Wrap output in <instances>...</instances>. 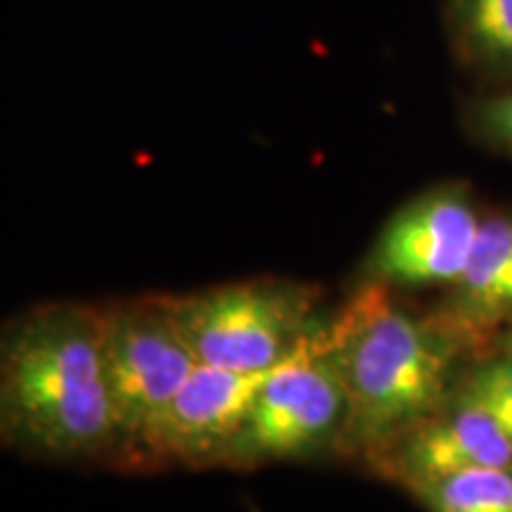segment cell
I'll use <instances>...</instances> for the list:
<instances>
[{
	"label": "cell",
	"mask_w": 512,
	"mask_h": 512,
	"mask_svg": "<svg viewBox=\"0 0 512 512\" xmlns=\"http://www.w3.org/2000/svg\"><path fill=\"white\" fill-rule=\"evenodd\" d=\"M102 311L53 304L5 332L0 430L48 458H93L119 446L102 351Z\"/></svg>",
	"instance_id": "1"
},
{
	"label": "cell",
	"mask_w": 512,
	"mask_h": 512,
	"mask_svg": "<svg viewBox=\"0 0 512 512\" xmlns=\"http://www.w3.org/2000/svg\"><path fill=\"white\" fill-rule=\"evenodd\" d=\"M451 287L439 323L463 344L512 325V211L484 216L470 261Z\"/></svg>",
	"instance_id": "9"
},
{
	"label": "cell",
	"mask_w": 512,
	"mask_h": 512,
	"mask_svg": "<svg viewBox=\"0 0 512 512\" xmlns=\"http://www.w3.org/2000/svg\"><path fill=\"white\" fill-rule=\"evenodd\" d=\"M102 351L119 446L150 451L178 389L200 366L162 302L102 311Z\"/></svg>",
	"instance_id": "4"
},
{
	"label": "cell",
	"mask_w": 512,
	"mask_h": 512,
	"mask_svg": "<svg viewBox=\"0 0 512 512\" xmlns=\"http://www.w3.org/2000/svg\"><path fill=\"white\" fill-rule=\"evenodd\" d=\"M344 422L347 389L325 335L316 332L264 384L223 463L256 465L309 456L328 441H339Z\"/></svg>",
	"instance_id": "5"
},
{
	"label": "cell",
	"mask_w": 512,
	"mask_h": 512,
	"mask_svg": "<svg viewBox=\"0 0 512 512\" xmlns=\"http://www.w3.org/2000/svg\"><path fill=\"white\" fill-rule=\"evenodd\" d=\"M370 460L408 491L418 484L477 467H512V441L482 403L465 389L448 399Z\"/></svg>",
	"instance_id": "7"
},
{
	"label": "cell",
	"mask_w": 512,
	"mask_h": 512,
	"mask_svg": "<svg viewBox=\"0 0 512 512\" xmlns=\"http://www.w3.org/2000/svg\"><path fill=\"white\" fill-rule=\"evenodd\" d=\"M465 124L479 143L512 157V91L482 95L467 102Z\"/></svg>",
	"instance_id": "13"
},
{
	"label": "cell",
	"mask_w": 512,
	"mask_h": 512,
	"mask_svg": "<svg viewBox=\"0 0 512 512\" xmlns=\"http://www.w3.org/2000/svg\"><path fill=\"white\" fill-rule=\"evenodd\" d=\"M159 302L202 366L266 370L316 335L313 294L290 283L249 280Z\"/></svg>",
	"instance_id": "3"
},
{
	"label": "cell",
	"mask_w": 512,
	"mask_h": 512,
	"mask_svg": "<svg viewBox=\"0 0 512 512\" xmlns=\"http://www.w3.org/2000/svg\"><path fill=\"white\" fill-rule=\"evenodd\" d=\"M323 335L347 389V451L375 456L448 401L463 342L439 320L415 318L368 287Z\"/></svg>",
	"instance_id": "2"
},
{
	"label": "cell",
	"mask_w": 512,
	"mask_h": 512,
	"mask_svg": "<svg viewBox=\"0 0 512 512\" xmlns=\"http://www.w3.org/2000/svg\"><path fill=\"white\" fill-rule=\"evenodd\" d=\"M460 389L482 403L512 441V354L479 363Z\"/></svg>",
	"instance_id": "12"
},
{
	"label": "cell",
	"mask_w": 512,
	"mask_h": 512,
	"mask_svg": "<svg viewBox=\"0 0 512 512\" xmlns=\"http://www.w3.org/2000/svg\"><path fill=\"white\" fill-rule=\"evenodd\" d=\"M508 354H512V337L508 339Z\"/></svg>",
	"instance_id": "14"
},
{
	"label": "cell",
	"mask_w": 512,
	"mask_h": 512,
	"mask_svg": "<svg viewBox=\"0 0 512 512\" xmlns=\"http://www.w3.org/2000/svg\"><path fill=\"white\" fill-rule=\"evenodd\" d=\"M285 363L287 358L266 370H230L200 363L159 420L150 451L178 463H223L252 413L256 396Z\"/></svg>",
	"instance_id": "8"
},
{
	"label": "cell",
	"mask_w": 512,
	"mask_h": 512,
	"mask_svg": "<svg viewBox=\"0 0 512 512\" xmlns=\"http://www.w3.org/2000/svg\"><path fill=\"white\" fill-rule=\"evenodd\" d=\"M479 226L482 216L467 185H434L387 221L366 273L392 285H453L470 261Z\"/></svg>",
	"instance_id": "6"
},
{
	"label": "cell",
	"mask_w": 512,
	"mask_h": 512,
	"mask_svg": "<svg viewBox=\"0 0 512 512\" xmlns=\"http://www.w3.org/2000/svg\"><path fill=\"white\" fill-rule=\"evenodd\" d=\"M430 512H512V467H477L413 486Z\"/></svg>",
	"instance_id": "11"
},
{
	"label": "cell",
	"mask_w": 512,
	"mask_h": 512,
	"mask_svg": "<svg viewBox=\"0 0 512 512\" xmlns=\"http://www.w3.org/2000/svg\"><path fill=\"white\" fill-rule=\"evenodd\" d=\"M446 34L465 72L494 86L512 83V0H446Z\"/></svg>",
	"instance_id": "10"
}]
</instances>
